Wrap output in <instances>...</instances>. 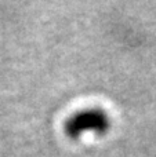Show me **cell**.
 <instances>
[{"instance_id":"obj_1","label":"cell","mask_w":156,"mask_h":157,"mask_svg":"<svg viewBox=\"0 0 156 157\" xmlns=\"http://www.w3.org/2000/svg\"><path fill=\"white\" fill-rule=\"evenodd\" d=\"M111 127L109 117L101 109H84L71 116L65 123V132L69 138L77 139L87 132L104 135Z\"/></svg>"}]
</instances>
